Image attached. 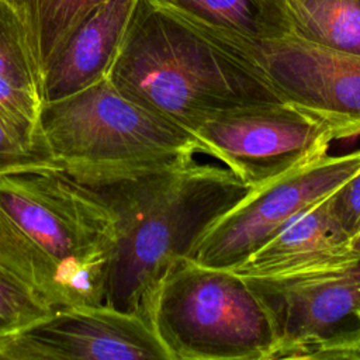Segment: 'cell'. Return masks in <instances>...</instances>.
<instances>
[{"label": "cell", "instance_id": "7", "mask_svg": "<svg viewBox=\"0 0 360 360\" xmlns=\"http://www.w3.org/2000/svg\"><path fill=\"white\" fill-rule=\"evenodd\" d=\"M194 25L257 72L283 103L325 124L333 139L360 135L359 55L294 35L250 39Z\"/></svg>", "mask_w": 360, "mask_h": 360}, {"label": "cell", "instance_id": "6", "mask_svg": "<svg viewBox=\"0 0 360 360\" xmlns=\"http://www.w3.org/2000/svg\"><path fill=\"white\" fill-rule=\"evenodd\" d=\"M274 335L270 360L360 359V255L276 277H243Z\"/></svg>", "mask_w": 360, "mask_h": 360}, {"label": "cell", "instance_id": "10", "mask_svg": "<svg viewBox=\"0 0 360 360\" xmlns=\"http://www.w3.org/2000/svg\"><path fill=\"white\" fill-rule=\"evenodd\" d=\"M172 360L142 316L107 304L52 309L0 336V360Z\"/></svg>", "mask_w": 360, "mask_h": 360}, {"label": "cell", "instance_id": "21", "mask_svg": "<svg viewBox=\"0 0 360 360\" xmlns=\"http://www.w3.org/2000/svg\"><path fill=\"white\" fill-rule=\"evenodd\" d=\"M350 246H352V249H353L356 253H359V255H360V232H359V233L352 239Z\"/></svg>", "mask_w": 360, "mask_h": 360}, {"label": "cell", "instance_id": "8", "mask_svg": "<svg viewBox=\"0 0 360 360\" xmlns=\"http://www.w3.org/2000/svg\"><path fill=\"white\" fill-rule=\"evenodd\" d=\"M201 153L219 159L250 190L328 155L330 129L285 103L222 114L195 132Z\"/></svg>", "mask_w": 360, "mask_h": 360}, {"label": "cell", "instance_id": "12", "mask_svg": "<svg viewBox=\"0 0 360 360\" xmlns=\"http://www.w3.org/2000/svg\"><path fill=\"white\" fill-rule=\"evenodd\" d=\"M328 198V197H326ZM326 198L233 269L242 277H276L352 257V239L332 215Z\"/></svg>", "mask_w": 360, "mask_h": 360}, {"label": "cell", "instance_id": "4", "mask_svg": "<svg viewBox=\"0 0 360 360\" xmlns=\"http://www.w3.org/2000/svg\"><path fill=\"white\" fill-rule=\"evenodd\" d=\"M39 129L60 172L83 184L201 153L191 132L134 103L107 77L46 101Z\"/></svg>", "mask_w": 360, "mask_h": 360}, {"label": "cell", "instance_id": "11", "mask_svg": "<svg viewBox=\"0 0 360 360\" xmlns=\"http://www.w3.org/2000/svg\"><path fill=\"white\" fill-rule=\"evenodd\" d=\"M135 3L104 0L79 24L44 75L45 103L107 77Z\"/></svg>", "mask_w": 360, "mask_h": 360}, {"label": "cell", "instance_id": "2", "mask_svg": "<svg viewBox=\"0 0 360 360\" xmlns=\"http://www.w3.org/2000/svg\"><path fill=\"white\" fill-rule=\"evenodd\" d=\"M111 246L90 187L60 170L0 176V263L51 309L104 304Z\"/></svg>", "mask_w": 360, "mask_h": 360}, {"label": "cell", "instance_id": "17", "mask_svg": "<svg viewBox=\"0 0 360 360\" xmlns=\"http://www.w3.org/2000/svg\"><path fill=\"white\" fill-rule=\"evenodd\" d=\"M42 170H60L44 136L0 115V176Z\"/></svg>", "mask_w": 360, "mask_h": 360}, {"label": "cell", "instance_id": "18", "mask_svg": "<svg viewBox=\"0 0 360 360\" xmlns=\"http://www.w3.org/2000/svg\"><path fill=\"white\" fill-rule=\"evenodd\" d=\"M52 309L17 276L0 263V316L15 329L25 326Z\"/></svg>", "mask_w": 360, "mask_h": 360}, {"label": "cell", "instance_id": "20", "mask_svg": "<svg viewBox=\"0 0 360 360\" xmlns=\"http://www.w3.org/2000/svg\"><path fill=\"white\" fill-rule=\"evenodd\" d=\"M14 329H15V328H14L8 321H6L4 318L0 316V336L4 335V333H7V332H10V330H14Z\"/></svg>", "mask_w": 360, "mask_h": 360}, {"label": "cell", "instance_id": "19", "mask_svg": "<svg viewBox=\"0 0 360 360\" xmlns=\"http://www.w3.org/2000/svg\"><path fill=\"white\" fill-rule=\"evenodd\" d=\"M326 201L340 228L353 239L360 232V169L342 183Z\"/></svg>", "mask_w": 360, "mask_h": 360}, {"label": "cell", "instance_id": "5", "mask_svg": "<svg viewBox=\"0 0 360 360\" xmlns=\"http://www.w3.org/2000/svg\"><path fill=\"white\" fill-rule=\"evenodd\" d=\"M148 321L172 360H270L269 315L246 280L193 259L159 283Z\"/></svg>", "mask_w": 360, "mask_h": 360}, {"label": "cell", "instance_id": "14", "mask_svg": "<svg viewBox=\"0 0 360 360\" xmlns=\"http://www.w3.org/2000/svg\"><path fill=\"white\" fill-rule=\"evenodd\" d=\"M187 21L250 39L291 35L287 0H152Z\"/></svg>", "mask_w": 360, "mask_h": 360}, {"label": "cell", "instance_id": "9", "mask_svg": "<svg viewBox=\"0 0 360 360\" xmlns=\"http://www.w3.org/2000/svg\"><path fill=\"white\" fill-rule=\"evenodd\" d=\"M360 169V150L319 160L252 188L204 235L193 260L233 270Z\"/></svg>", "mask_w": 360, "mask_h": 360}, {"label": "cell", "instance_id": "16", "mask_svg": "<svg viewBox=\"0 0 360 360\" xmlns=\"http://www.w3.org/2000/svg\"><path fill=\"white\" fill-rule=\"evenodd\" d=\"M291 35L360 56V0H287Z\"/></svg>", "mask_w": 360, "mask_h": 360}, {"label": "cell", "instance_id": "13", "mask_svg": "<svg viewBox=\"0 0 360 360\" xmlns=\"http://www.w3.org/2000/svg\"><path fill=\"white\" fill-rule=\"evenodd\" d=\"M45 104L42 75L15 13L0 0V115L34 135H42Z\"/></svg>", "mask_w": 360, "mask_h": 360}, {"label": "cell", "instance_id": "15", "mask_svg": "<svg viewBox=\"0 0 360 360\" xmlns=\"http://www.w3.org/2000/svg\"><path fill=\"white\" fill-rule=\"evenodd\" d=\"M18 17L42 80L79 24L104 0H3Z\"/></svg>", "mask_w": 360, "mask_h": 360}, {"label": "cell", "instance_id": "1", "mask_svg": "<svg viewBox=\"0 0 360 360\" xmlns=\"http://www.w3.org/2000/svg\"><path fill=\"white\" fill-rule=\"evenodd\" d=\"M84 186L105 205L112 225L104 304L146 322L167 270L193 259L210 228L250 191L229 170L193 158Z\"/></svg>", "mask_w": 360, "mask_h": 360}, {"label": "cell", "instance_id": "3", "mask_svg": "<svg viewBox=\"0 0 360 360\" xmlns=\"http://www.w3.org/2000/svg\"><path fill=\"white\" fill-rule=\"evenodd\" d=\"M107 79L134 103L193 135L222 114L283 103L257 72L152 0H136Z\"/></svg>", "mask_w": 360, "mask_h": 360}]
</instances>
